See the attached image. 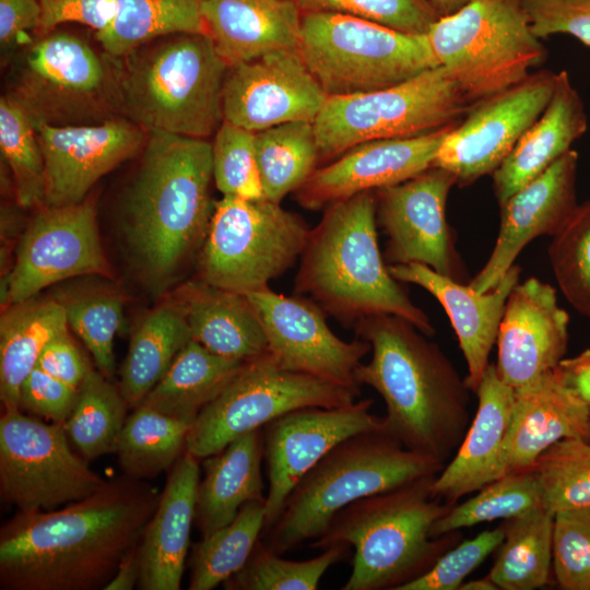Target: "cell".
I'll use <instances>...</instances> for the list:
<instances>
[{"mask_svg": "<svg viewBox=\"0 0 590 590\" xmlns=\"http://www.w3.org/2000/svg\"><path fill=\"white\" fill-rule=\"evenodd\" d=\"M160 495L123 474L63 508L19 511L0 529V589L104 590L140 542Z\"/></svg>", "mask_w": 590, "mask_h": 590, "instance_id": "obj_1", "label": "cell"}, {"mask_svg": "<svg viewBox=\"0 0 590 590\" xmlns=\"http://www.w3.org/2000/svg\"><path fill=\"white\" fill-rule=\"evenodd\" d=\"M354 329L371 352L355 377L382 398L385 432L446 465L471 423L465 380L440 347L403 318L373 316Z\"/></svg>", "mask_w": 590, "mask_h": 590, "instance_id": "obj_2", "label": "cell"}, {"mask_svg": "<svg viewBox=\"0 0 590 590\" xmlns=\"http://www.w3.org/2000/svg\"><path fill=\"white\" fill-rule=\"evenodd\" d=\"M205 139L148 132L122 204V238L137 271L163 291L205 239L214 206Z\"/></svg>", "mask_w": 590, "mask_h": 590, "instance_id": "obj_3", "label": "cell"}, {"mask_svg": "<svg viewBox=\"0 0 590 590\" xmlns=\"http://www.w3.org/2000/svg\"><path fill=\"white\" fill-rule=\"evenodd\" d=\"M294 280L295 294L309 295L345 327L393 315L427 337L429 317L410 299L385 264L377 238L376 199L364 191L323 209L310 229Z\"/></svg>", "mask_w": 590, "mask_h": 590, "instance_id": "obj_4", "label": "cell"}, {"mask_svg": "<svg viewBox=\"0 0 590 590\" xmlns=\"http://www.w3.org/2000/svg\"><path fill=\"white\" fill-rule=\"evenodd\" d=\"M425 476L358 499L330 522L310 547L337 544L355 550L342 590H399L426 573L456 541V532L433 538V524L453 505L436 497Z\"/></svg>", "mask_w": 590, "mask_h": 590, "instance_id": "obj_5", "label": "cell"}, {"mask_svg": "<svg viewBox=\"0 0 590 590\" xmlns=\"http://www.w3.org/2000/svg\"><path fill=\"white\" fill-rule=\"evenodd\" d=\"M111 59L118 114L146 132L205 139L223 122L228 66L206 34L172 35Z\"/></svg>", "mask_w": 590, "mask_h": 590, "instance_id": "obj_6", "label": "cell"}, {"mask_svg": "<svg viewBox=\"0 0 590 590\" xmlns=\"http://www.w3.org/2000/svg\"><path fill=\"white\" fill-rule=\"evenodd\" d=\"M444 467L405 448L385 429L353 435L299 480L261 540L282 555L321 536L335 515L350 504L437 475Z\"/></svg>", "mask_w": 590, "mask_h": 590, "instance_id": "obj_7", "label": "cell"}, {"mask_svg": "<svg viewBox=\"0 0 590 590\" xmlns=\"http://www.w3.org/2000/svg\"><path fill=\"white\" fill-rule=\"evenodd\" d=\"M434 57L472 104L526 80L547 50L523 0H473L426 34Z\"/></svg>", "mask_w": 590, "mask_h": 590, "instance_id": "obj_8", "label": "cell"}, {"mask_svg": "<svg viewBox=\"0 0 590 590\" xmlns=\"http://www.w3.org/2000/svg\"><path fill=\"white\" fill-rule=\"evenodd\" d=\"M328 96L369 93L438 66L426 34L334 12H303L298 48Z\"/></svg>", "mask_w": 590, "mask_h": 590, "instance_id": "obj_9", "label": "cell"}, {"mask_svg": "<svg viewBox=\"0 0 590 590\" xmlns=\"http://www.w3.org/2000/svg\"><path fill=\"white\" fill-rule=\"evenodd\" d=\"M470 106L440 66L382 90L328 96L314 121L319 163L365 142L415 138L456 125Z\"/></svg>", "mask_w": 590, "mask_h": 590, "instance_id": "obj_10", "label": "cell"}, {"mask_svg": "<svg viewBox=\"0 0 590 590\" xmlns=\"http://www.w3.org/2000/svg\"><path fill=\"white\" fill-rule=\"evenodd\" d=\"M309 232L280 203L223 196L201 247L200 280L241 294L268 288L300 258Z\"/></svg>", "mask_w": 590, "mask_h": 590, "instance_id": "obj_11", "label": "cell"}, {"mask_svg": "<svg viewBox=\"0 0 590 590\" xmlns=\"http://www.w3.org/2000/svg\"><path fill=\"white\" fill-rule=\"evenodd\" d=\"M9 92L32 121L52 126L92 125L119 116L113 59L69 33H49L16 57Z\"/></svg>", "mask_w": 590, "mask_h": 590, "instance_id": "obj_12", "label": "cell"}, {"mask_svg": "<svg viewBox=\"0 0 590 590\" xmlns=\"http://www.w3.org/2000/svg\"><path fill=\"white\" fill-rule=\"evenodd\" d=\"M359 396V390L283 369L268 353L246 362L203 408L190 426L186 450L204 459L286 413L306 408L346 406Z\"/></svg>", "mask_w": 590, "mask_h": 590, "instance_id": "obj_13", "label": "cell"}, {"mask_svg": "<svg viewBox=\"0 0 590 590\" xmlns=\"http://www.w3.org/2000/svg\"><path fill=\"white\" fill-rule=\"evenodd\" d=\"M107 481L73 452L63 424L21 409L0 417V497L20 512L55 510L82 500Z\"/></svg>", "mask_w": 590, "mask_h": 590, "instance_id": "obj_14", "label": "cell"}, {"mask_svg": "<svg viewBox=\"0 0 590 590\" xmlns=\"http://www.w3.org/2000/svg\"><path fill=\"white\" fill-rule=\"evenodd\" d=\"M556 79L557 73L543 69L472 103L442 141L433 166L449 170L459 187L493 174L546 108Z\"/></svg>", "mask_w": 590, "mask_h": 590, "instance_id": "obj_15", "label": "cell"}, {"mask_svg": "<svg viewBox=\"0 0 590 590\" xmlns=\"http://www.w3.org/2000/svg\"><path fill=\"white\" fill-rule=\"evenodd\" d=\"M456 177L432 166L398 185L374 190L376 220L387 235L388 264L418 262L463 282L465 268L446 219V202Z\"/></svg>", "mask_w": 590, "mask_h": 590, "instance_id": "obj_16", "label": "cell"}, {"mask_svg": "<svg viewBox=\"0 0 590 590\" xmlns=\"http://www.w3.org/2000/svg\"><path fill=\"white\" fill-rule=\"evenodd\" d=\"M85 274L109 275L93 204L44 206L19 243L4 302H27L54 283Z\"/></svg>", "mask_w": 590, "mask_h": 590, "instance_id": "obj_17", "label": "cell"}, {"mask_svg": "<svg viewBox=\"0 0 590 590\" xmlns=\"http://www.w3.org/2000/svg\"><path fill=\"white\" fill-rule=\"evenodd\" d=\"M246 295L263 326L269 354L281 368L361 391L355 373L370 352L367 341L337 337L327 314L304 295L287 296L270 287Z\"/></svg>", "mask_w": 590, "mask_h": 590, "instance_id": "obj_18", "label": "cell"}, {"mask_svg": "<svg viewBox=\"0 0 590 590\" xmlns=\"http://www.w3.org/2000/svg\"><path fill=\"white\" fill-rule=\"evenodd\" d=\"M373 403L364 399L341 408L299 409L262 427L269 482L263 531L278 520L299 480L330 450L353 435L384 429V416L370 412Z\"/></svg>", "mask_w": 590, "mask_h": 590, "instance_id": "obj_19", "label": "cell"}, {"mask_svg": "<svg viewBox=\"0 0 590 590\" xmlns=\"http://www.w3.org/2000/svg\"><path fill=\"white\" fill-rule=\"evenodd\" d=\"M327 98L298 49L278 50L228 68L222 88L223 120L252 132L293 121L314 122Z\"/></svg>", "mask_w": 590, "mask_h": 590, "instance_id": "obj_20", "label": "cell"}, {"mask_svg": "<svg viewBox=\"0 0 590 590\" xmlns=\"http://www.w3.org/2000/svg\"><path fill=\"white\" fill-rule=\"evenodd\" d=\"M34 126L46 170L44 206L82 202L101 177L134 156L148 138L144 129L122 116L92 125Z\"/></svg>", "mask_w": 590, "mask_h": 590, "instance_id": "obj_21", "label": "cell"}, {"mask_svg": "<svg viewBox=\"0 0 590 590\" xmlns=\"http://www.w3.org/2000/svg\"><path fill=\"white\" fill-rule=\"evenodd\" d=\"M456 125L421 137L358 144L317 168L295 191V200L306 210L319 211L357 193L403 182L433 166Z\"/></svg>", "mask_w": 590, "mask_h": 590, "instance_id": "obj_22", "label": "cell"}, {"mask_svg": "<svg viewBox=\"0 0 590 590\" xmlns=\"http://www.w3.org/2000/svg\"><path fill=\"white\" fill-rule=\"evenodd\" d=\"M578 153L569 150L499 204L498 236L486 263L470 281L472 288L480 293L493 290L532 239L553 237L564 227L578 205Z\"/></svg>", "mask_w": 590, "mask_h": 590, "instance_id": "obj_23", "label": "cell"}, {"mask_svg": "<svg viewBox=\"0 0 590 590\" xmlns=\"http://www.w3.org/2000/svg\"><path fill=\"white\" fill-rule=\"evenodd\" d=\"M569 315L555 288L535 278L516 284L499 324L496 343L499 378L514 389L555 369L568 345Z\"/></svg>", "mask_w": 590, "mask_h": 590, "instance_id": "obj_24", "label": "cell"}, {"mask_svg": "<svg viewBox=\"0 0 590 590\" xmlns=\"http://www.w3.org/2000/svg\"><path fill=\"white\" fill-rule=\"evenodd\" d=\"M388 269L397 281L423 287L444 307L468 365L465 384L475 393L489 364V353L497 340L507 298L519 282V266L514 264L486 293L418 262L388 264Z\"/></svg>", "mask_w": 590, "mask_h": 590, "instance_id": "obj_25", "label": "cell"}, {"mask_svg": "<svg viewBox=\"0 0 590 590\" xmlns=\"http://www.w3.org/2000/svg\"><path fill=\"white\" fill-rule=\"evenodd\" d=\"M477 409L455 457L435 476L433 494L455 505L457 500L508 473L506 437L514 404V388L489 363L476 390Z\"/></svg>", "mask_w": 590, "mask_h": 590, "instance_id": "obj_26", "label": "cell"}, {"mask_svg": "<svg viewBox=\"0 0 590 590\" xmlns=\"http://www.w3.org/2000/svg\"><path fill=\"white\" fill-rule=\"evenodd\" d=\"M198 458L187 450L170 468L156 509L139 542L141 590H178L194 523Z\"/></svg>", "mask_w": 590, "mask_h": 590, "instance_id": "obj_27", "label": "cell"}, {"mask_svg": "<svg viewBox=\"0 0 590 590\" xmlns=\"http://www.w3.org/2000/svg\"><path fill=\"white\" fill-rule=\"evenodd\" d=\"M565 438L590 440V409L556 369L514 389L506 437L508 472L532 469L546 449Z\"/></svg>", "mask_w": 590, "mask_h": 590, "instance_id": "obj_28", "label": "cell"}, {"mask_svg": "<svg viewBox=\"0 0 590 590\" xmlns=\"http://www.w3.org/2000/svg\"><path fill=\"white\" fill-rule=\"evenodd\" d=\"M201 12L206 35L228 68L299 48L302 11L296 0H202Z\"/></svg>", "mask_w": 590, "mask_h": 590, "instance_id": "obj_29", "label": "cell"}, {"mask_svg": "<svg viewBox=\"0 0 590 590\" xmlns=\"http://www.w3.org/2000/svg\"><path fill=\"white\" fill-rule=\"evenodd\" d=\"M588 129L583 101L567 71L557 73L553 95L541 116L521 135L492 174L499 204L543 174Z\"/></svg>", "mask_w": 590, "mask_h": 590, "instance_id": "obj_30", "label": "cell"}, {"mask_svg": "<svg viewBox=\"0 0 590 590\" xmlns=\"http://www.w3.org/2000/svg\"><path fill=\"white\" fill-rule=\"evenodd\" d=\"M263 433L249 432L203 459L196 498L194 524L202 536L228 524L240 508L263 500Z\"/></svg>", "mask_w": 590, "mask_h": 590, "instance_id": "obj_31", "label": "cell"}, {"mask_svg": "<svg viewBox=\"0 0 590 590\" xmlns=\"http://www.w3.org/2000/svg\"><path fill=\"white\" fill-rule=\"evenodd\" d=\"M179 305L191 339L209 351L243 362L269 353L263 326L246 294L200 280L188 285Z\"/></svg>", "mask_w": 590, "mask_h": 590, "instance_id": "obj_32", "label": "cell"}, {"mask_svg": "<svg viewBox=\"0 0 590 590\" xmlns=\"http://www.w3.org/2000/svg\"><path fill=\"white\" fill-rule=\"evenodd\" d=\"M64 305L55 300L12 305L0 321V400L2 411L20 409V388L37 366L46 345L68 332Z\"/></svg>", "mask_w": 590, "mask_h": 590, "instance_id": "obj_33", "label": "cell"}, {"mask_svg": "<svg viewBox=\"0 0 590 590\" xmlns=\"http://www.w3.org/2000/svg\"><path fill=\"white\" fill-rule=\"evenodd\" d=\"M245 363L217 355L191 339L141 404L192 424Z\"/></svg>", "mask_w": 590, "mask_h": 590, "instance_id": "obj_34", "label": "cell"}, {"mask_svg": "<svg viewBox=\"0 0 590 590\" xmlns=\"http://www.w3.org/2000/svg\"><path fill=\"white\" fill-rule=\"evenodd\" d=\"M190 340L180 305H163L144 317L131 338L121 367L119 389L129 408L142 403Z\"/></svg>", "mask_w": 590, "mask_h": 590, "instance_id": "obj_35", "label": "cell"}, {"mask_svg": "<svg viewBox=\"0 0 590 590\" xmlns=\"http://www.w3.org/2000/svg\"><path fill=\"white\" fill-rule=\"evenodd\" d=\"M202 0H116L111 23L95 34L108 57L122 58L176 34H206Z\"/></svg>", "mask_w": 590, "mask_h": 590, "instance_id": "obj_36", "label": "cell"}, {"mask_svg": "<svg viewBox=\"0 0 590 590\" xmlns=\"http://www.w3.org/2000/svg\"><path fill=\"white\" fill-rule=\"evenodd\" d=\"M504 539L488 574L503 590H534L550 582L554 512L543 506L503 523Z\"/></svg>", "mask_w": 590, "mask_h": 590, "instance_id": "obj_37", "label": "cell"}, {"mask_svg": "<svg viewBox=\"0 0 590 590\" xmlns=\"http://www.w3.org/2000/svg\"><path fill=\"white\" fill-rule=\"evenodd\" d=\"M190 426L148 405L134 408L115 450L123 474L145 480L169 470L186 450Z\"/></svg>", "mask_w": 590, "mask_h": 590, "instance_id": "obj_38", "label": "cell"}, {"mask_svg": "<svg viewBox=\"0 0 590 590\" xmlns=\"http://www.w3.org/2000/svg\"><path fill=\"white\" fill-rule=\"evenodd\" d=\"M256 158L264 198L280 203L317 169L314 122H286L256 132Z\"/></svg>", "mask_w": 590, "mask_h": 590, "instance_id": "obj_39", "label": "cell"}, {"mask_svg": "<svg viewBox=\"0 0 590 590\" xmlns=\"http://www.w3.org/2000/svg\"><path fill=\"white\" fill-rule=\"evenodd\" d=\"M266 526V499L245 504L228 524L194 543L189 557V590L223 585L247 563Z\"/></svg>", "mask_w": 590, "mask_h": 590, "instance_id": "obj_40", "label": "cell"}, {"mask_svg": "<svg viewBox=\"0 0 590 590\" xmlns=\"http://www.w3.org/2000/svg\"><path fill=\"white\" fill-rule=\"evenodd\" d=\"M128 408L119 387L92 368L79 387L78 401L63 425L69 440L86 460L115 453Z\"/></svg>", "mask_w": 590, "mask_h": 590, "instance_id": "obj_41", "label": "cell"}, {"mask_svg": "<svg viewBox=\"0 0 590 590\" xmlns=\"http://www.w3.org/2000/svg\"><path fill=\"white\" fill-rule=\"evenodd\" d=\"M542 506L541 489L532 469L508 472L460 505H453L432 527L439 538L485 521L510 519Z\"/></svg>", "mask_w": 590, "mask_h": 590, "instance_id": "obj_42", "label": "cell"}, {"mask_svg": "<svg viewBox=\"0 0 590 590\" xmlns=\"http://www.w3.org/2000/svg\"><path fill=\"white\" fill-rule=\"evenodd\" d=\"M0 149L12 173L15 198L22 208L44 206L46 170L35 126L8 95L0 99Z\"/></svg>", "mask_w": 590, "mask_h": 590, "instance_id": "obj_43", "label": "cell"}, {"mask_svg": "<svg viewBox=\"0 0 590 590\" xmlns=\"http://www.w3.org/2000/svg\"><path fill=\"white\" fill-rule=\"evenodd\" d=\"M337 544L307 560H290L272 551L260 538L244 567L228 578L226 590H316L324 573L347 553Z\"/></svg>", "mask_w": 590, "mask_h": 590, "instance_id": "obj_44", "label": "cell"}, {"mask_svg": "<svg viewBox=\"0 0 590 590\" xmlns=\"http://www.w3.org/2000/svg\"><path fill=\"white\" fill-rule=\"evenodd\" d=\"M542 506L554 514L590 506V440L565 438L546 449L532 468Z\"/></svg>", "mask_w": 590, "mask_h": 590, "instance_id": "obj_45", "label": "cell"}, {"mask_svg": "<svg viewBox=\"0 0 590 590\" xmlns=\"http://www.w3.org/2000/svg\"><path fill=\"white\" fill-rule=\"evenodd\" d=\"M548 258L565 298L590 318V200L578 204L553 236Z\"/></svg>", "mask_w": 590, "mask_h": 590, "instance_id": "obj_46", "label": "cell"}, {"mask_svg": "<svg viewBox=\"0 0 590 590\" xmlns=\"http://www.w3.org/2000/svg\"><path fill=\"white\" fill-rule=\"evenodd\" d=\"M211 146L213 179L223 196L264 198L256 158V132L223 120Z\"/></svg>", "mask_w": 590, "mask_h": 590, "instance_id": "obj_47", "label": "cell"}, {"mask_svg": "<svg viewBox=\"0 0 590 590\" xmlns=\"http://www.w3.org/2000/svg\"><path fill=\"white\" fill-rule=\"evenodd\" d=\"M69 328L82 340L97 366L108 379L115 371L114 340L123 319L118 296H86L63 304Z\"/></svg>", "mask_w": 590, "mask_h": 590, "instance_id": "obj_48", "label": "cell"}, {"mask_svg": "<svg viewBox=\"0 0 590 590\" xmlns=\"http://www.w3.org/2000/svg\"><path fill=\"white\" fill-rule=\"evenodd\" d=\"M303 12H334L425 35L440 17L429 0H297Z\"/></svg>", "mask_w": 590, "mask_h": 590, "instance_id": "obj_49", "label": "cell"}, {"mask_svg": "<svg viewBox=\"0 0 590 590\" xmlns=\"http://www.w3.org/2000/svg\"><path fill=\"white\" fill-rule=\"evenodd\" d=\"M553 570L559 588L590 590V506L554 514Z\"/></svg>", "mask_w": 590, "mask_h": 590, "instance_id": "obj_50", "label": "cell"}, {"mask_svg": "<svg viewBox=\"0 0 590 590\" xmlns=\"http://www.w3.org/2000/svg\"><path fill=\"white\" fill-rule=\"evenodd\" d=\"M504 539L500 524L446 551L422 576L399 590H459L463 580L499 547Z\"/></svg>", "mask_w": 590, "mask_h": 590, "instance_id": "obj_51", "label": "cell"}, {"mask_svg": "<svg viewBox=\"0 0 590 590\" xmlns=\"http://www.w3.org/2000/svg\"><path fill=\"white\" fill-rule=\"evenodd\" d=\"M78 397V388L36 366L21 385L19 406L30 415L64 425L75 406Z\"/></svg>", "mask_w": 590, "mask_h": 590, "instance_id": "obj_52", "label": "cell"}, {"mask_svg": "<svg viewBox=\"0 0 590 590\" xmlns=\"http://www.w3.org/2000/svg\"><path fill=\"white\" fill-rule=\"evenodd\" d=\"M533 34H568L590 48V0H523Z\"/></svg>", "mask_w": 590, "mask_h": 590, "instance_id": "obj_53", "label": "cell"}, {"mask_svg": "<svg viewBox=\"0 0 590 590\" xmlns=\"http://www.w3.org/2000/svg\"><path fill=\"white\" fill-rule=\"evenodd\" d=\"M42 8L39 36L51 33L58 25L80 23L104 31L116 13V0H38Z\"/></svg>", "mask_w": 590, "mask_h": 590, "instance_id": "obj_54", "label": "cell"}, {"mask_svg": "<svg viewBox=\"0 0 590 590\" xmlns=\"http://www.w3.org/2000/svg\"><path fill=\"white\" fill-rule=\"evenodd\" d=\"M37 366L57 379L78 388L91 364L76 346L69 332L52 339L42 352Z\"/></svg>", "mask_w": 590, "mask_h": 590, "instance_id": "obj_55", "label": "cell"}, {"mask_svg": "<svg viewBox=\"0 0 590 590\" xmlns=\"http://www.w3.org/2000/svg\"><path fill=\"white\" fill-rule=\"evenodd\" d=\"M42 8L38 0H0V45L2 56L23 45L27 32L38 31Z\"/></svg>", "mask_w": 590, "mask_h": 590, "instance_id": "obj_56", "label": "cell"}, {"mask_svg": "<svg viewBox=\"0 0 590 590\" xmlns=\"http://www.w3.org/2000/svg\"><path fill=\"white\" fill-rule=\"evenodd\" d=\"M555 369L563 382L590 409V349L563 358Z\"/></svg>", "mask_w": 590, "mask_h": 590, "instance_id": "obj_57", "label": "cell"}, {"mask_svg": "<svg viewBox=\"0 0 590 590\" xmlns=\"http://www.w3.org/2000/svg\"><path fill=\"white\" fill-rule=\"evenodd\" d=\"M139 543L122 558L114 578L104 590H131L140 578Z\"/></svg>", "mask_w": 590, "mask_h": 590, "instance_id": "obj_58", "label": "cell"}, {"mask_svg": "<svg viewBox=\"0 0 590 590\" xmlns=\"http://www.w3.org/2000/svg\"><path fill=\"white\" fill-rule=\"evenodd\" d=\"M471 1L473 0H429L440 17L458 12Z\"/></svg>", "mask_w": 590, "mask_h": 590, "instance_id": "obj_59", "label": "cell"}, {"mask_svg": "<svg viewBox=\"0 0 590 590\" xmlns=\"http://www.w3.org/2000/svg\"><path fill=\"white\" fill-rule=\"evenodd\" d=\"M498 587L487 576L485 578L463 582L459 590H497Z\"/></svg>", "mask_w": 590, "mask_h": 590, "instance_id": "obj_60", "label": "cell"}, {"mask_svg": "<svg viewBox=\"0 0 590 590\" xmlns=\"http://www.w3.org/2000/svg\"><path fill=\"white\" fill-rule=\"evenodd\" d=\"M297 1V0H296Z\"/></svg>", "mask_w": 590, "mask_h": 590, "instance_id": "obj_61", "label": "cell"}]
</instances>
